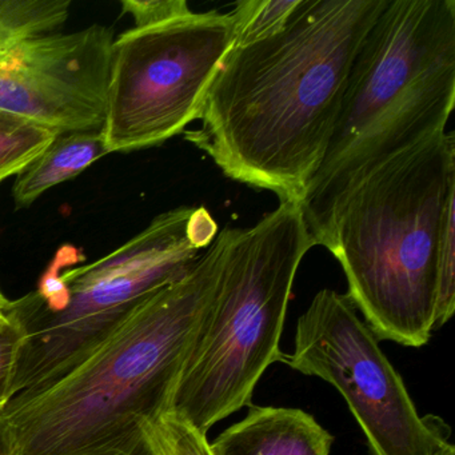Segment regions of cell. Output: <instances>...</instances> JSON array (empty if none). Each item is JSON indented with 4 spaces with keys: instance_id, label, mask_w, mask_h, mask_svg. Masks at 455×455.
Returning a JSON list of instances; mask_svg holds the SVG:
<instances>
[{
    "instance_id": "cell-16",
    "label": "cell",
    "mask_w": 455,
    "mask_h": 455,
    "mask_svg": "<svg viewBox=\"0 0 455 455\" xmlns=\"http://www.w3.org/2000/svg\"><path fill=\"white\" fill-rule=\"evenodd\" d=\"M455 310V206L449 210L438 258L436 327L443 326Z\"/></svg>"
},
{
    "instance_id": "cell-2",
    "label": "cell",
    "mask_w": 455,
    "mask_h": 455,
    "mask_svg": "<svg viewBox=\"0 0 455 455\" xmlns=\"http://www.w3.org/2000/svg\"><path fill=\"white\" fill-rule=\"evenodd\" d=\"M231 228L182 278L146 298L89 358L0 410L2 455H146L214 294Z\"/></svg>"
},
{
    "instance_id": "cell-9",
    "label": "cell",
    "mask_w": 455,
    "mask_h": 455,
    "mask_svg": "<svg viewBox=\"0 0 455 455\" xmlns=\"http://www.w3.org/2000/svg\"><path fill=\"white\" fill-rule=\"evenodd\" d=\"M114 41L95 23L0 42V110L58 134L102 130Z\"/></svg>"
},
{
    "instance_id": "cell-17",
    "label": "cell",
    "mask_w": 455,
    "mask_h": 455,
    "mask_svg": "<svg viewBox=\"0 0 455 455\" xmlns=\"http://www.w3.org/2000/svg\"><path fill=\"white\" fill-rule=\"evenodd\" d=\"M124 14L134 20L135 28H153L190 15L185 0H122Z\"/></svg>"
},
{
    "instance_id": "cell-7",
    "label": "cell",
    "mask_w": 455,
    "mask_h": 455,
    "mask_svg": "<svg viewBox=\"0 0 455 455\" xmlns=\"http://www.w3.org/2000/svg\"><path fill=\"white\" fill-rule=\"evenodd\" d=\"M233 44L230 14L217 10L121 34L111 46L102 129L108 154L162 145L198 121Z\"/></svg>"
},
{
    "instance_id": "cell-3",
    "label": "cell",
    "mask_w": 455,
    "mask_h": 455,
    "mask_svg": "<svg viewBox=\"0 0 455 455\" xmlns=\"http://www.w3.org/2000/svg\"><path fill=\"white\" fill-rule=\"evenodd\" d=\"M454 102V0H388L354 60L299 202L314 246L331 249L346 202L375 170L446 132Z\"/></svg>"
},
{
    "instance_id": "cell-21",
    "label": "cell",
    "mask_w": 455,
    "mask_h": 455,
    "mask_svg": "<svg viewBox=\"0 0 455 455\" xmlns=\"http://www.w3.org/2000/svg\"><path fill=\"white\" fill-rule=\"evenodd\" d=\"M0 410H2V409H0ZM0 455H2V454H0Z\"/></svg>"
},
{
    "instance_id": "cell-8",
    "label": "cell",
    "mask_w": 455,
    "mask_h": 455,
    "mask_svg": "<svg viewBox=\"0 0 455 455\" xmlns=\"http://www.w3.org/2000/svg\"><path fill=\"white\" fill-rule=\"evenodd\" d=\"M378 340L346 295L323 289L298 319L294 350L281 362L334 386L375 455H444L454 450L444 422L418 414Z\"/></svg>"
},
{
    "instance_id": "cell-13",
    "label": "cell",
    "mask_w": 455,
    "mask_h": 455,
    "mask_svg": "<svg viewBox=\"0 0 455 455\" xmlns=\"http://www.w3.org/2000/svg\"><path fill=\"white\" fill-rule=\"evenodd\" d=\"M70 7V0H0V42L55 33Z\"/></svg>"
},
{
    "instance_id": "cell-11",
    "label": "cell",
    "mask_w": 455,
    "mask_h": 455,
    "mask_svg": "<svg viewBox=\"0 0 455 455\" xmlns=\"http://www.w3.org/2000/svg\"><path fill=\"white\" fill-rule=\"evenodd\" d=\"M108 154L102 130L60 132L15 177L12 186L15 207L18 210L30 207L50 188L78 177Z\"/></svg>"
},
{
    "instance_id": "cell-20",
    "label": "cell",
    "mask_w": 455,
    "mask_h": 455,
    "mask_svg": "<svg viewBox=\"0 0 455 455\" xmlns=\"http://www.w3.org/2000/svg\"><path fill=\"white\" fill-rule=\"evenodd\" d=\"M444 455H455V449L451 450V451L446 452Z\"/></svg>"
},
{
    "instance_id": "cell-1",
    "label": "cell",
    "mask_w": 455,
    "mask_h": 455,
    "mask_svg": "<svg viewBox=\"0 0 455 455\" xmlns=\"http://www.w3.org/2000/svg\"><path fill=\"white\" fill-rule=\"evenodd\" d=\"M388 0H300L283 30L220 63L186 140L226 177L300 202L321 166L354 60Z\"/></svg>"
},
{
    "instance_id": "cell-10",
    "label": "cell",
    "mask_w": 455,
    "mask_h": 455,
    "mask_svg": "<svg viewBox=\"0 0 455 455\" xmlns=\"http://www.w3.org/2000/svg\"><path fill=\"white\" fill-rule=\"evenodd\" d=\"M241 422L212 443V455H329L332 438L313 415L299 409L249 406Z\"/></svg>"
},
{
    "instance_id": "cell-4",
    "label": "cell",
    "mask_w": 455,
    "mask_h": 455,
    "mask_svg": "<svg viewBox=\"0 0 455 455\" xmlns=\"http://www.w3.org/2000/svg\"><path fill=\"white\" fill-rule=\"evenodd\" d=\"M455 206V140L442 132L388 161L346 202L331 249L346 297L378 339L420 347L436 327L442 234Z\"/></svg>"
},
{
    "instance_id": "cell-6",
    "label": "cell",
    "mask_w": 455,
    "mask_h": 455,
    "mask_svg": "<svg viewBox=\"0 0 455 455\" xmlns=\"http://www.w3.org/2000/svg\"><path fill=\"white\" fill-rule=\"evenodd\" d=\"M314 247L299 202L281 201L250 228H231L220 278L172 410L207 431L243 406L279 348L295 275Z\"/></svg>"
},
{
    "instance_id": "cell-12",
    "label": "cell",
    "mask_w": 455,
    "mask_h": 455,
    "mask_svg": "<svg viewBox=\"0 0 455 455\" xmlns=\"http://www.w3.org/2000/svg\"><path fill=\"white\" fill-rule=\"evenodd\" d=\"M58 132L0 110V183L17 177L57 137Z\"/></svg>"
},
{
    "instance_id": "cell-14",
    "label": "cell",
    "mask_w": 455,
    "mask_h": 455,
    "mask_svg": "<svg viewBox=\"0 0 455 455\" xmlns=\"http://www.w3.org/2000/svg\"><path fill=\"white\" fill-rule=\"evenodd\" d=\"M300 0H242L230 14L233 47L249 46L283 30Z\"/></svg>"
},
{
    "instance_id": "cell-19",
    "label": "cell",
    "mask_w": 455,
    "mask_h": 455,
    "mask_svg": "<svg viewBox=\"0 0 455 455\" xmlns=\"http://www.w3.org/2000/svg\"><path fill=\"white\" fill-rule=\"evenodd\" d=\"M9 300L4 291L0 290V322H4L7 318V306H9Z\"/></svg>"
},
{
    "instance_id": "cell-18",
    "label": "cell",
    "mask_w": 455,
    "mask_h": 455,
    "mask_svg": "<svg viewBox=\"0 0 455 455\" xmlns=\"http://www.w3.org/2000/svg\"><path fill=\"white\" fill-rule=\"evenodd\" d=\"M22 343V329L12 316L7 315L4 322H0V409H4L12 399V382Z\"/></svg>"
},
{
    "instance_id": "cell-15",
    "label": "cell",
    "mask_w": 455,
    "mask_h": 455,
    "mask_svg": "<svg viewBox=\"0 0 455 455\" xmlns=\"http://www.w3.org/2000/svg\"><path fill=\"white\" fill-rule=\"evenodd\" d=\"M146 455H212L207 435L167 411L145 427Z\"/></svg>"
},
{
    "instance_id": "cell-5",
    "label": "cell",
    "mask_w": 455,
    "mask_h": 455,
    "mask_svg": "<svg viewBox=\"0 0 455 455\" xmlns=\"http://www.w3.org/2000/svg\"><path fill=\"white\" fill-rule=\"evenodd\" d=\"M218 233L204 207L182 206L89 265L78 266L82 250L60 247L38 287L7 306L23 331L12 396L54 382L89 358L146 298L185 276Z\"/></svg>"
}]
</instances>
